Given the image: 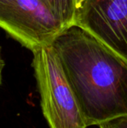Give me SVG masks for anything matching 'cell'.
Here are the masks:
<instances>
[{
	"label": "cell",
	"instance_id": "6da1fadb",
	"mask_svg": "<svg viewBox=\"0 0 127 128\" xmlns=\"http://www.w3.org/2000/svg\"><path fill=\"white\" fill-rule=\"evenodd\" d=\"M87 126L127 115V63L78 26L52 43Z\"/></svg>",
	"mask_w": 127,
	"mask_h": 128
},
{
	"label": "cell",
	"instance_id": "7a4b0ae2",
	"mask_svg": "<svg viewBox=\"0 0 127 128\" xmlns=\"http://www.w3.org/2000/svg\"><path fill=\"white\" fill-rule=\"evenodd\" d=\"M40 104L50 128H87L75 93L52 46L32 52Z\"/></svg>",
	"mask_w": 127,
	"mask_h": 128
},
{
	"label": "cell",
	"instance_id": "3957f363",
	"mask_svg": "<svg viewBox=\"0 0 127 128\" xmlns=\"http://www.w3.org/2000/svg\"><path fill=\"white\" fill-rule=\"evenodd\" d=\"M0 28L32 52L66 29L42 0H0Z\"/></svg>",
	"mask_w": 127,
	"mask_h": 128
},
{
	"label": "cell",
	"instance_id": "277c9868",
	"mask_svg": "<svg viewBox=\"0 0 127 128\" xmlns=\"http://www.w3.org/2000/svg\"><path fill=\"white\" fill-rule=\"evenodd\" d=\"M75 26L127 63V0H83Z\"/></svg>",
	"mask_w": 127,
	"mask_h": 128
},
{
	"label": "cell",
	"instance_id": "5b68a950",
	"mask_svg": "<svg viewBox=\"0 0 127 128\" xmlns=\"http://www.w3.org/2000/svg\"><path fill=\"white\" fill-rule=\"evenodd\" d=\"M65 28L75 26L83 0H42Z\"/></svg>",
	"mask_w": 127,
	"mask_h": 128
},
{
	"label": "cell",
	"instance_id": "8992f818",
	"mask_svg": "<svg viewBox=\"0 0 127 128\" xmlns=\"http://www.w3.org/2000/svg\"><path fill=\"white\" fill-rule=\"evenodd\" d=\"M99 128H127V115L117 117L98 125Z\"/></svg>",
	"mask_w": 127,
	"mask_h": 128
},
{
	"label": "cell",
	"instance_id": "52a82bcc",
	"mask_svg": "<svg viewBox=\"0 0 127 128\" xmlns=\"http://www.w3.org/2000/svg\"><path fill=\"white\" fill-rule=\"evenodd\" d=\"M3 67H4V61L2 58L1 52H0V84H1V83H2V72H3Z\"/></svg>",
	"mask_w": 127,
	"mask_h": 128
}]
</instances>
